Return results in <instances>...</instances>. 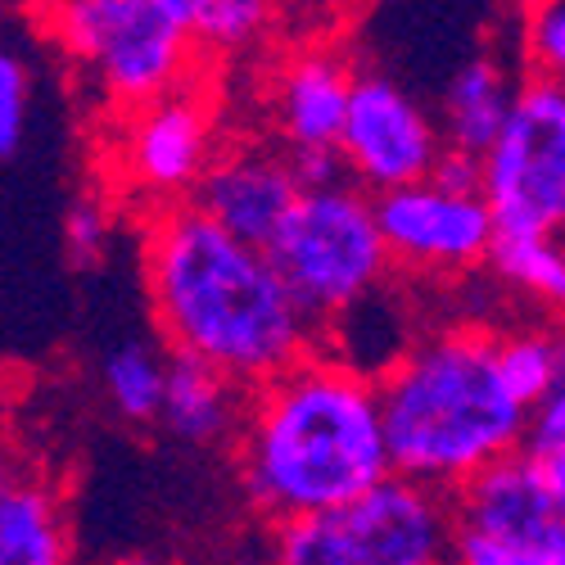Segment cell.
<instances>
[{"mask_svg": "<svg viewBox=\"0 0 565 565\" xmlns=\"http://www.w3.org/2000/svg\"><path fill=\"white\" fill-rule=\"evenodd\" d=\"M493 276L565 317V235H498Z\"/></svg>", "mask_w": 565, "mask_h": 565, "instance_id": "e0dca14e", "label": "cell"}, {"mask_svg": "<svg viewBox=\"0 0 565 565\" xmlns=\"http://www.w3.org/2000/svg\"><path fill=\"white\" fill-rule=\"evenodd\" d=\"M525 55L534 77L565 86V0H534L525 23Z\"/></svg>", "mask_w": 565, "mask_h": 565, "instance_id": "7402d4cb", "label": "cell"}, {"mask_svg": "<svg viewBox=\"0 0 565 565\" xmlns=\"http://www.w3.org/2000/svg\"><path fill=\"white\" fill-rule=\"evenodd\" d=\"M140 267L172 358L209 362L254 394L312 353V321L271 254L235 241L195 204L154 209Z\"/></svg>", "mask_w": 565, "mask_h": 565, "instance_id": "6da1fadb", "label": "cell"}, {"mask_svg": "<svg viewBox=\"0 0 565 565\" xmlns=\"http://www.w3.org/2000/svg\"><path fill=\"white\" fill-rule=\"evenodd\" d=\"M271 14L276 0H213V10L195 28V41L200 51H245L271 28Z\"/></svg>", "mask_w": 565, "mask_h": 565, "instance_id": "ffe728a7", "label": "cell"}, {"mask_svg": "<svg viewBox=\"0 0 565 565\" xmlns=\"http://www.w3.org/2000/svg\"><path fill=\"white\" fill-rule=\"evenodd\" d=\"M521 457L556 493H565V375H561V385L530 412V435H525Z\"/></svg>", "mask_w": 565, "mask_h": 565, "instance_id": "44dd1931", "label": "cell"}, {"mask_svg": "<svg viewBox=\"0 0 565 565\" xmlns=\"http://www.w3.org/2000/svg\"><path fill=\"white\" fill-rule=\"evenodd\" d=\"M498 366L507 390L530 412L561 385V344L556 331H515L498 340Z\"/></svg>", "mask_w": 565, "mask_h": 565, "instance_id": "d6986e66", "label": "cell"}, {"mask_svg": "<svg viewBox=\"0 0 565 565\" xmlns=\"http://www.w3.org/2000/svg\"><path fill=\"white\" fill-rule=\"evenodd\" d=\"M303 200V185L295 181L286 146H241L217 154L209 177L200 181V191L191 204L213 217L222 231H231L235 241H245L254 249H271L280 226L290 222L295 204Z\"/></svg>", "mask_w": 565, "mask_h": 565, "instance_id": "8fae6325", "label": "cell"}, {"mask_svg": "<svg viewBox=\"0 0 565 565\" xmlns=\"http://www.w3.org/2000/svg\"><path fill=\"white\" fill-rule=\"evenodd\" d=\"M245 385H235L231 375L213 371L209 362L195 358H172L168 362V398H163V426L181 439V444H222V439H241L245 426Z\"/></svg>", "mask_w": 565, "mask_h": 565, "instance_id": "5bb4252c", "label": "cell"}, {"mask_svg": "<svg viewBox=\"0 0 565 565\" xmlns=\"http://www.w3.org/2000/svg\"><path fill=\"white\" fill-rule=\"evenodd\" d=\"M515 96H521V86L511 82L502 60H489V55L466 60L448 77L444 105H439L444 140L452 150H466V154L484 159L498 146V136L507 131V122H511Z\"/></svg>", "mask_w": 565, "mask_h": 565, "instance_id": "2e32d148", "label": "cell"}, {"mask_svg": "<svg viewBox=\"0 0 565 565\" xmlns=\"http://www.w3.org/2000/svg\"><path fill=\"white\" fill-rule=\"evenodd\" d=\"M457 498L416 480H385L353 507L271 525L267 565H452Z\"/></svg>", "mask_w": 565, "mask_h": 565, "instance_id": "5b68a950", "label": "cell"}, {"mask_svg": "<svg viewBox=\"0 0 565 565\" xmlns=\"http://www.w3.org/2000/svg\"><path fill=\"white\" fill-rule=\"evenodd\" d=\"M36 23L122 109L191 86L200 41L163 0H36Z\"/></svg>", "mask_w": 565, "mask_h": 565, "instance_id": "277c9868", "label": "cell"}, {"mask_svg": "<svg viewBox=\"0 0 565 565\" xmlns=\"http://www.w3.org/2000/svg\"><path fill=\"white\" fill-rule=\"evenodd\" d=\"M461 530H480L498 539L547 543L565 556V493H556L525 457H511L457 493Z\"/></svg>", "mask_w": 565, "mask_h": 565, "instance_id": "4fadbf2b", "label": "cell"}, {"mask_svg": "<svg viewBox=\"0 0 565 565\" xmlns=\"http://www.w3.org/2000/svg\"><path fill=\"white\" fill-rule=\"evenodd\" d=\"M430 185H439L448 195H484V159L444 146V154L430 172Z\"/></svg>", "mask_w": 565, "mask_h": 565, "instance_id": "4316f807", "label": "cell"}, {"mask_svg": "<svg viewBox=\"0 0 565 565\" xmlns=\"http://www.w3.org/2000/svg\"><path fill=\"white\" fill-rule=\"evenodd\" d=\"M444 146H448L444 127L394 77L358 73L340 150L362 191L390 195V191H403V185L430 181Z\"/></svg>", "mask_w": 565, "mask_h": 565, "instance_id": "9c48e42d", "label": "cell"}, {"mask_svg": "<svg viewBox=\"0 0 565 565\" xmlns=\"http://www.w3.org/2000/svg\"><path fill=\"white\" fill-rule=\"evenodd\" d=\"M452 565H565V556L552 552L547 543L498 539V534H480V530H461L457 534Z\"/></svg>", "mask_w": 565, "mask_h": 565, "instance_id": "603a6c76", "label": "cell"}, {"mask_svg": "<svg viewBox=\"0 0 565 565\" xmlns=\"http://www.w3.org/2000/svg\"><path fill=\"white\" fill-rule=\"evenodd\" d=\"M484 200L502 235H565V86L530 77L484 154Z\"/></svg>", "mask_w": 565, "mask_h": 565, "instance_id": "52a82bcc", "label": "cell"}, {"mask_svg": "<svg viewBox=\"0 0 565 565\" xmlns=\"http://www.w3.org/2000/svg\"><path fill=\"white\" fill-rule=\"evenodd\" d=\"M68 515L64 493L41 480L10 470L0 489V565H68Z\"/></svg>", "mask_w": 565, "mask_h": 565, "instance_id": "9a60e30c", "label": "cell"}, {"mask_svg": "<svg viewBox=\"0 0 565 565\" xmlns=\"http://www.w3.org/2000/svg\"><path fill=\"white\" fill-rule=\"evenodd\" d=\"M28 105H32V73L19 55H6L0 60V154L6 159H14L23 146Z\"/></svg>", "mask_w": 565, "mask_h": 565, "instance_id": "cb8c5ba5", "label": "cell"}, {"mask_svg": "<svg viewBox=\"0 0 565 565\" xmlns=\"http://www.w3.org/2000/svg\"><path fill=\"white\" fill-rule=\"evenodd\" d=\"M163 6H168V14H172V19H181L185 28L195 32V28H200V19L213 10V0H163Z\"/></svg>", "mask_w": 565, "mask_h": 565, "instance_id": "83f0119b", "label": "cell"}, {"mask_svg": "<svg viewBox=\"0 0 565 565\" xmlns=\"http://www.w3.org/2000/svg\"><path fill=\"white\" fill-rule=\"evenodd\" d=\"M290 154V168H295V181L303 191H331V185H349L353 172H349V159L340 146H308V150H286Z\"/></svg>", "mask_w": 565, "mask_h": 565, "instance_id": "484cf974", "label": "cell"}, {"mask_svg": "<svg viewBox=\"0 0 565 565\" xmlns=\"http://www.w3.org/2000/svg\"><path fill=\"white\" fill-rule=\"evenodd\" d=\"M118 565H163V561H154V556H122Z\"/></svg>", "mask_w": 565, "mask_h": 565, "instance_id": "f1b7e54d", "label": "cell"}, {"mask_svg": "<svg viewBox=\"0 0 565 565\" xmlns=\"http://www.w3.org/2000/svg\"><path fill=\"white\" fill-rule=\"evenodd\" d=\"M498 340L502 335L484 326H444L375 375L394 470L403 480L457 498L484 470L521 457L530 407L502 381Z\"/></svg>", "mask_w": 565, "mask_h": 565, "instance_id": "3957f363", "label": "cell"}, {"mask_svg": "<svg viewBox=\"0 0 565 565\" xmlns=\"http://www.w3.org/2000/svg\"><path fill=\"white\" fill-rule=\"evenodd\" d=\"M375 217H381L394 267L435 276L489 267L502 235L484 195H448L430 181L375 195Z\"/></svg>", "mask_w": 565, "mask_h": 565, "instance_id": "30bf717a", "label": "cell"}, {"mask_svg": "<svg viewBox=\"0 0 565 565\" xmlns=\"http://www.w3.org/2000/svg\"><path fill=\"white\" fill-rule=\"evenodd\" d=\"M109 245V213L100 200H77L64 213V249L77 267H90L96 258H105Z\"/></svg>", "mask_w": 565, "mask_h": 565, "instance_id": "d4e9b609", "label": "cell"}, {"mask_svg": "<svg viewBox=\"0 0 565 565\" xmlns=\"http://www.w3.org/2000/svg\"><path fill=\"white\" fill-rule=\"evenodd\" d=\"M530 6H534V0H530Z\"/></svg>", "mask_w": 565, "mask_h": 565, "instance_id": "f546056e", "label": "cell"}, {"mask_svg": "<svg viewBox=\"0 0 565 565\" xmlns=\"http://www.w3.org/2000/svg\"><path fill=\"white\" fill-rule=\"evenodd\" d=\"M235 466L267 525L353 507L394 480L381 381L335 353H303L249 394Z\"/></svg>", "mask_w": 565, "mask_h": 565, "instance_id": "7a4b0ae2", "label": "cell"}, {"mask_svg": "<svg viewBox=\"0 0 565 565\" xmlns=\"http://www.w3.org/2000/svg\"><path fill=\"white\" fill-rule=\"evenodd\" d=\"M168 362L172 358H159L150 344H140V340H127V344L109 349L105 362H100V375H105V394H109L114 412L127 416V420L163 416Z\"/></svg>", "mask_w": 565, "mask_h": 565, "instance_id": "ac0fdd59", "label": "cell"}, {"mask_svg": "<svg viewBox=\"0 0 565 565\" xmlns=\"http://www.w3.org/2000/svg\"><path fill=\"white\" fill-rule=\"evenodd\" d=\"M114 172L127 191L154 209L191 204L200 181L217 163L213 154V105L200 86H181L172 96L127 109L114 140Z\"/></svg>", "mask_w": 565, "mask_h": 565, "instance_id": "ba28073f", "label": "cell"}, {"mask_svg": "<svg viewBox=\"0 0 565 565\" xmlns=\"http://www.w3.org/2000/svg\"><path fill=\"white\" fill-rule=\"evenodd\" d=\"M267 254L312 326L362 308L394 271V254L375 217V195L358 181L303 191Z\"/></svg>", "mask_w": 565, "mask_h": 565, "instance_id": "8992f818", "label": "cell"}, {"mask_svg": "<svg viewBox=\"0 0 565 565\" xmlns=\"http://www.w3.org/2000/svg\"><path fill=\"white\" fill-rule=\"evenodd\" d=\"M353 86H358L353 64L340 51H331V45H308V51L280 64L276 90H271V114H276V131L286 140V150L340 146L349 105H353Z\"/></svg>", "mask_w": 565, "mask_h": 565, "instance_id": "7c38bea8", "label": "cell"}]
</instances>
